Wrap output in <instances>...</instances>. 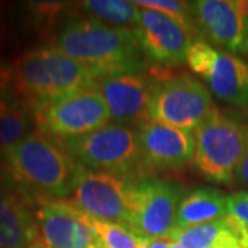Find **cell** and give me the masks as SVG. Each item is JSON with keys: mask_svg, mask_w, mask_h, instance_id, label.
Listing matches in <instances>:
<instances>
[{"mask_svg": "<svg viewBox=\"0 0 248 248\" xmlns=\"http://www.w3.org/2000/svg\"><path fill=\"white\" fill-rule=\"evenodd\" d=\"M155 80L143 72H131L108 76L95 81V89L107 102L110 119L127 127L151 122V102Z\"/></svg>", "mask_w": 248, "mask_h": 248, "instance_id": "cell-12", "label": "cell"}, {"mask_svg": "<svg viewBox=\"0 0 248 248\" xmlns=\"http://www.w3.org/2000/svg\"><path fill=\"white\" fill-rule=\"evenodd\" d=\"M135 179L83 167L69 202L93 218L125 223Z\"/></svg>", "mask_w": 248, "mask_h": 248, "instance_id": "cell-10", "label": "cell"}, {"mask_svg": "<svg viewBox=\"0 0 248 248\" xmlns=\"http://www.w3.org/2000/svg\"><path fill=\"white\" fill-rule=\"evenodd\" d=\"M189 7L202 40L233 55H248V22L237 0H196Z\"/></svg>", "mask_w": 248, "mask_h": 248, "instance_id": "cell-11", "label": "cell"}, {"mask_svg": "<svg viewBox=\"0 0 248 248\" xmlns=\"http://www.w3.org/2000/svg\"><path fill=\"white\" fill-rule=\"evenodd\" d=\"M169 240L184 248H248V229L232 215H228L202 225L175 228Z\"/></svg>", "mask_w": 248, "mask_h": 248, "instance_id": "cell-17", "label": "cell"}, {"mask_svg": "<svg viewBox=\"0 0 248 248\" xmlns=\"http://www.w3.org/2000/svg\"><path fill=\"white\" fill-rule=\"evenodd\" d=\"M229 215L248 229V190L229 195Z\"/></svg>", "mask_w": 248, "mask_h": 248, "instance_id": "cell-24", "label": "cell"}, {"mask_svg": "<svg viewBox=\"0 0 248 248\" xmlns=\"http://www.w3.org/2000/svg\"><path fill=\"white\" fill-rule=\"evenodd\" d=\"M81 9L89 17L91 16V18L119 28L131 27L134 29L140 17V7L133 1L123 0H87L81 3Z\"/></svg>", "mask_w": 248, "mask_h": 248, "instance_id": "cell-20", "label": "cell"}, {"mask_svg": "<svg viewBox=\"0 0 248 248\" xmlns=\"http://www.w3.org/2000/svg\"><path fill=\"white\" fill-rule=\"evenodd\" d=\"M86 218L102 247L146 248L148 246V239L125 223L97 219L90 215H86Z\"/></svg>", "mask_w": 248, "mask_h": 248, "instance_id": "cell-21", "label": "cell"}, {"mask_svg": "<svg viewBox=\"0 0 248 248\" xmlns=\"http://www.w3.org/2000/svg\"><path fill=\"white\" fill-rule=\"evenodd\" d=\"M68 7L65 1H28V16L39 29H48L62 10Z\"/></svg>", "mask_w": 248, "mask_h": 248, "instance_id": "cell-23", "label": "cell"}, {"mask_svg": "<svg viewBox=\"0 0 248 248\" xmlns=\"http://www.w3.org/2000/svg\"><path fill=\"white\" fill-rule=\"evenodd\" d=\"M137 131L143 166L149 169L179 170L195 157L196 142L192 131L152 120Z\"/></svg>", "mask_w": 248, "mask_h": 248, "instance_id": "cell-15", "label": "cell"}, {"mask_svg": "<svg viewBox=\"0 0 248 248\" xmlns=\"http://www.w3.org/2000/svg\"><path fill=\"white\" fill-rule=\"evenodd\" d=\"M237 4H239L243 16H244V18L247 19L248 22V0H237Z\"/></svg>", "mask_w": 248, "mask_h": 248, "instance_id": "cell-30", "label": "cell"}, {"mask_svg": "<svg viewBox=\"0 0 248 248\" xmlns=\"http://www.w3.org/2000/svg\"><path fill=\"white\" fill-rule=\"evenodd\" d=\"M54 47L80 62L93 79L143 71L142 50L133 29L91 17H73L62 24Z\"/></svg>", "mask_w": 248, "mask_h": 248, "instance_id": "cell-2", "label": "cell"}, {"mask_svg": "<svg viewBox=\"0 0 248 248\" xmlns=\"http://www.w3.org/2000/svg\"><path fill=\"white\" fill-rule=\"evenodd\" d=\"M13 86V63L0 58V95Z\"/></svg>", "mask_w": 248, "mask_h": 248, "instance_id": "cell-26", "label": "cell"}, {"mask_svg": "<svg viewBox=\"0 0 248 248\" xmlns=\"http://www.w3.org/2000/svg\"><path fill=\"white\" fill-rule=\"evenodd\" d=\"M234 181H237V184L240 185L248 187V125H246V146H244L239 167L236 170Z\"/></svg>", "mask_w": 248, "mask_h": 248, "instance_id": "cell-25", "label": "cell"}, {"mask_svg": "<svg viewBox=\"0 0 248 248\" xmlns=\"http://www.w3.org/2000/svg\"><path fill=\"white\" fill-rule=\"evenodd\" d=\"M91 248H105V247H102L101 244H98V246H94V247H91Z\"/></svg>", "mask_w": 248, "mask_h": 248, "instance_id": "cell-31", "label": "cell"}, {"mask_svg": "<svg viewBox=\"0 0 248 248\" xmlns=\"http://www.w3.org/2000/svg\"><path fill=\"white\" fill-rule=\"evenodd\" d=\"M213 248H241V247H213Z\"/></svg>", "mask_w": 248, "mask_h": 248, "instance_id": "cell-32", "label": "cell"}, {"mask_svg": "<svg viewBox=\"0 0 248 248\" xmlns=\"http://www.w3.org/2000/svg\"><path fill=\"white\" fill-rule=\"evenodd\" d=\"M229 215V196L214 187H199L182 197L175 228H189Z\"/></svg>", "mask_w": 248, "mask_h": 248, "instance_id": "cell-18", "label": "cell"}, {"mask_svg": "<svg viewBox=\"0 0 248 248\" xmlns=\"http://www.w3.org/2000/svg\"><path fill=\"white\" fill-rule=\"evenodd\" d=\"M146 248H171V241L170 240L148 239Z\"/></svg>", "mask_w": 248, "mask_h": 248, "instance_id": "cell-28", "label": "cell"}, {"mask_svg": "<svg viewBox=\"0 0 248 248\" xmlns=\"http://www.w3.org/2000/svg\"><path fill=\"white\" fill-rule=\"evenodd\" d=\"M13 86L36 112L94 89L95 80L80 62L54 46H42L21 53L13 62Z\"/></svg>", "mask_w": 248, "mask_h": 248, "instance_id": "cell-3", "label": "cell"}, {"mask_svg": "<svg viewBox=\"0 0 248 248\" xmlns=\"http://www.w3.org/2000/svg\"><path fill=\"white\" fill-rule=\"evenodd\" d=\"M25 248H51V247H50V246H47L45 241L39 237V239H36L35 241H32V243H31L29 246H27Z\"/></svg>", "mask_w": 248, "mask_h": 248, "instance_id": "cell-29", "label": "cell"}, {"mask_svg": "<svg viewBox=\"0 0 248 248\" xmlns=\"http://www.w3.org/2000/svg\"><path fill=\"white\" fill-rule=\"evenodd\" d=\"M36 221L40 239L51 248H91L99 244L86 214L68 200L40 199Z\"/></svg>", "mask_w": 248, "mask_h": 248, "instance_id": "cell-14", "label": "cell"}, {"mask_svg": "<svg viewBox=\"0 0 248 248\" xmlns=\"http://www.w3.org/2000/svg\"><path fill=\"white\" fill-rule=\"evenodd\" d=\"M65 149L81 167L93 171L138 178L143 169L138 131L119 123H108L93 133L62 140Z\"/></svg>", "mask_w": 248, "mask_h": 248, "instance_id": "cell-4", "label": "cell"}, {"mask_svg": "<svg viewBox=\"0 0 248 248\" xmlns=\"http://www.w3.org/2000/svg\"><path fill=\"white\" fill-rule=\"evenodd\" d=\"M211 94L187 75L155 80L151 120L185 131H195L214 110Z\"/></svg>", "mask_w": 248, "mask_h": 248, "instance_id": "cell-6", "label": "cell"}, {"mask_svg": "<svg viewBox=\"0 0 248 248\" xmlns=\"http://www.w3.org/2000/svg\"><path fill=\"white\" fill-rule=\"evenodd\" d=\"M186 63L218 99L233 107H248L247 61L197 39L190 45Z\"/></svg>", "mask_w": 248, "mask_h": 248, "instance_id": "cell-8", "label": "cell"}, {"mask_svg": "<svg viewBox=\"0 0 248 248\" xmlns=\"http://www.w3.org/2000/svg\"><path fill=\"white\" fill-rule=\"evenodd\" d=\"M143 55L163 66L186 62L193 43L192 35L172 18L149 9H140L138 22L133 29Z\"/></svg>", "mask_w": 248, "mask_h": 248, "instance_id": "cell-13", "label": "cell"}, {"mask_svg": "<svg viewBox=\"0 0 248 248\" xmlns=\"http://www.w3.org/2000/svg\"><path fill=\"white\" fill-rule=\"evenodd\" d=\"M197 172L215 184L231 185L246 146V125L214 108L193 131Z\"/></svg>", "mask_w": 248, "mask_h": 248, "instance_id": "cell-5", "label": "cell"}, {"mask_svg": "<svg viewBox=\"0 0 248 248\" xmlns=\"http://www.w3.org/2000/svg\"><path fill=\"white\" fill-rule=\"evenodd\" d=\"M32 203L35 197L0 177V248H25L40 237Z\"/></svg>", "mask_w": 248, "mask_h": 248, "instance_id": "cell-16", "label": "cell"}, {"mask_svg": "<svg viewBox=\"0 0 248 248\" xmlns=\"http://www.w3.org/2000/svg\"><path fill=\"white\" fill-rule=\"evenodd\" d=\"M81 170L61 140L37 130L0 151L1 177L14 182L37 202L72 196Z\"/></svg>", "mask_w": 248, "mask_h": 248, "instance_id": "cell-1", "label": "cell"}, {"mask_svg": "<svg viewBox=\"0 0 248 248\" xmlns=\"http://www.w3.org/2000/svg\"><path fill=\"white\" fill-rule=\"evenodd\" d=\"M109 120L107 102L95 87L35 112L37 131L61 141L93 133L107 125Z\"/></svg>", "mask_w": 248, "mask_h": 248, "instance_id": "cell-9", "label": "cell"}, {"mask_svg": "<svg viewBox=\"0 0 248 248\" xmlns=\"http://www.w3.org/2000/svg\"><path fill=\"white\" fill-rule=\"evenodd\" d=\"M182 187L167 179L138 178L131 192L125 225L146 239L169 240L175 229Z\"/></svg>", "mask_w": 248, "mask_h": 248, "instance_id": "cell-7", "label": "cell"}, {"mask_svg": "<svg viewBox=\"0 0 248 248\" xmlns=\"http://www.w3.org/2000/svg\"><path fill=\"white\" fill-rule=\"evenodd\" d=\"M31 116L21 102L0 95V151L29 134Z\"/></svg>", "mask_w": 248, "mask_h": 248, "instance_id": "cell-19", "label": "cell"}, {"mask_svg": "<svg viewBox=\"0 0 248 248\" xmlns=\"http://www.w3.org/2000/svg\"><path fill=\"white\" fill-rule=\"evenodd\" d=\"M134 4L140 9H149L163 13L171 17L178 24H181L190 35H197L193 19L190 14L189 1H177V0H135Z\"/></svg>", "mask_w": 248, "mask_h": 248, "instance_id": "cell-22", "label": "cell"}, {"mask_svg": "<svg viewBox=\"0 0 248 248\" xmlns=\"http://www.w3.org/2000/svg\"><path fill=\"white\" fill-rule=\"evenodd\" d=\"M7 37V17L4 7L0 4V47L4 45Z\"/></svg>", "mask_w": 248, "mask_h": 248, "instance_id": "cell-27", "label": "cell"}]
</instances>
